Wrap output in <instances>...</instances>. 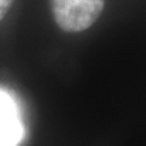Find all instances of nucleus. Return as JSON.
Segmentation results:
<instances>
[{"instance_id":"nucleus-3","label":"nucleus","mask_w":146,"mask_h":146,"mask_svg":"<svg viewBox=\"0 0 146 146\" xmlns=\"http://www.w3.org/2000/svg\"><path fill=\"white\" fill-rule=\"evenodd\" d=\"M12 3H14V0H0V21L7 15Z\"/></svg>"},{"instance_id":"nucleus-2","label":"nucleus","mask_w":146,"mask_h":146,"mask_svg":"<svg viewBox=\"0 0 146 146\" xmlns=\"http://www.w3.org/2000/svg\"><path fill=\"white\" fill-rule=\"evenodd\" d=\"M23 137V126L15 102L0 89V146H18Z\"/></svg>"},{"instance_id":"nucleus-1","label":"nucleus","mask_w":146,"mask_h":146,"mask_svg":"<svg viewBox=\"0 0 146 146\" xmlns=\"http://www.w3.org/2000/svg\"><path fill=\"white\" fill-rule=\"evenodd\" d=\"M104 3L106 0H50V7L62 31L80 33L98 21Z\"/></svg>"}]
</instances>
